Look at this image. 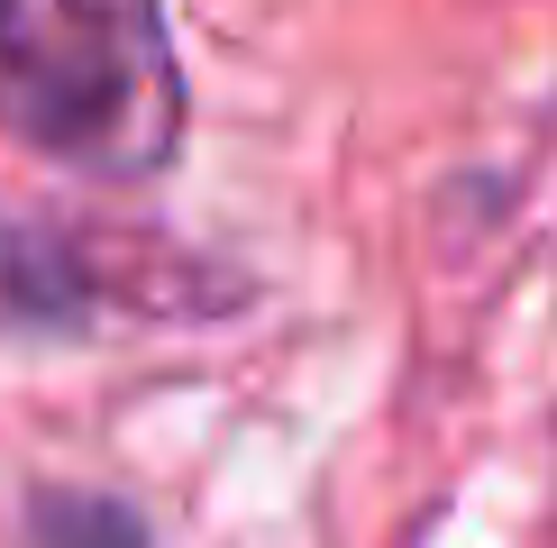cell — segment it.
<instances>
[{
	"label": "cell",
	"instance_id": "cell-1",
	"mask_svg": "<svg viewBox=\"0 0 557 548\" xmlns=\"http://www.w3.org/2000/svg\"><path fill=\"white\" fill-rule=\"evenodd\" d=\"M0 128L83 174H147L183 137L156 0H0Z\"/></svg>",
	"mask_w": 557,
	"mask_h": 548
}]
</instances>
